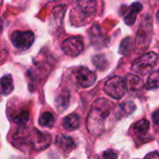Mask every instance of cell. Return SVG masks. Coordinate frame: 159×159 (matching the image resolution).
Segmentation results:
<instances>
[{"label": "cell", "mask_w": 159, "mask_h": 159, "mask_svg": "<svg viewBox=\"0 0 159 159\" xmlns=\"http://www.w3.org/2000/svg\"><path fill=\"white\" fill-rule=\"evenodd\" d=\"M129 46H130V37L125 38L121 42V45H120V48H119V52L121 54L125 55L126 53H128V51L129 49Z\"/></svg>", "instance_id": "cell-22"}, {"label": "cell", "mask_w": 159, "mask_h": 159, "mask_svg": "<svg viewBox=\"0 0 159 159\" xmlns=\"http://www.w3.org/2000/svg\"><path fill=\"white\" fill-rule=\"evenodd\" d=\"M126 84H127V89H129L131 91H136L142 88L143 81L139 76L129 74L128 75V77L126 79Z\"/></svg>", "instance_id": "cell-15"}, {"label": "cell", "mask_w": 159, "mask_h": 159, "mask_svg": "<svg viewBox=\"0 0 159 159\" xmlns=\"http://www.w3.org/2000/svg\"><path fill=\"white\" fill-rule=\"evenodd\" d=\"M146 88L148 89H154L159 88V69L152 72L146 82Z\"/></svg>", "instance_id": "cell-19"}, {"label": "cell", "mask_w": 159, "mask_h": 159, "mask_svg": "<svg viewBox=\"0 0 159 159\" xmlns=\"http://www.w3.org/2000/svg\"><path fill=\"white\" fill-rule=\"evenodd\" d=\"M74 9L82 19H91L97 12L96 0H74Z\"/></svg>", "instance_id": "cell-6"}, {"label": "cell", "mask_w": 159, "mask_h": 159, "mask_svg": "<svg viewBox=\"0 0 159 159\" xmlns=\"http://www.w3.org/2000/svg\"><path fill=\"white\" fill-rule=\"evenodd\" d=\"M135 110H136V106L132 102H125L119 105L118 111L116 113V116L117 118L121 119L123 117L130 116Z\"/></svg>", "instance_id": "cell-14"}, {"label": "cell", "mask_w": 159, "mask_h": 159, "mask_svg": "<svg viewBox=\"0 0 159 159\" xmlns=\"http://www.w3.org/2000/svg\"><path fill=\"white\" fill-rule=\"evenodd\" d=\"M70 103V93L68 91H61L55 99V105L59 112L65 111Z\"/></svg>", "instance_id": "cell-12"}, {"label": "cell", "mask_w": 159, "mask_h": 159, "mask_svg": "<svg viewBox=\"0 0 159 159\" xmlns=\"http://www.w3.org/2000/svg\"><path fill=\"white\" fill-rule=\"evenodd\" d=\"M142 9H143V5L139 2H136V3L132 4L130 7H129L128 10L126 12V15L124 16L125 23L128 24L129 26H131L136 21L137 15L139 14V12Z\"/></svg>", "instance_id": "cell-11"}, {"label": "cell", "mask_w": 159, "mask_h": 159, "mask_svg": "<svg viewBox=\"0 0 159 159\" xmlns=\"http://www.w3.org/2000/svg\"><path fill=\"white\" fill-rule=\"evenodd\" d=\"M145 157H149V158H151V157H156V158H159V154L157 152H153L152 154L147 155Z\"/></svg>", "instance_id": "cell-25"}, {"label": "cell", "mask_w": 159, "mask_h": 159, "mask_svg": "<svg viewBox=\"0 0 159 159\" xmlns=\"http://www.w3.org/2000/svg\"><path fill=\"white\" fill-rule=\"evenodd\" d=\"M14 89L13 80L10 75H4L1 78V92L3 95L10 94Z\"/></svg>", "instance_id": "cell-16"}, {"label": "cell", "mask_w": 159, "mask_h": 159, "mask_svg": "<svg viewBox=\"0 0 159 159\" xmlns=\"http://www.w3.org/2000/svg\"><path fill=\"white\" fill-rule=\"evenodd\" d=\"M92 61H93V64L95 65V67L100 69L101 71H103L108 66V61L106 60V58L102 54H99V55L94 56L92 59Z\"/></svg>", "instance_id": "cell-20"}, {"label": "cell", "mask_w": 159, "mask_h": 159, "mask_svg": "<svg viewBox=\"0 0 159 159\" xmlns=\"http://www.w3.org/2000/svg\"><path fill=\"white\" fill-rule=\"evenodd\" d=\"M127 89V84L126 80L118 75H115L111 78H109L103 87L104 92L116 100H120L124 97Z\"/></svg>", "instance_id": "cell-3"}, {"label": "cell", "mask_w": 159, "mask_h": 159, "mask_svg": "<svg viewBox=\"0 0 159 159\" xmlns=\"http://www.w3.org/2000/svg\"><path fill=\"white\" fill-rule=\"evenodd\" d=\"M152 118H153V121L156 125H158L159 126V109H157L156 112H154L153 116H152Z\"/></svg>", "instance_id": "cell-24"}, {"label": "cell", "mask_w": 159, "mask_h": 159, "mask_svg": "<svg viewBox=\"0 0 159 159\" xmlns=\"http://www.w3.org/2000/svg\"><path fill=\"white\" fill-rule=\"evenodd\" d=\"M152 33H153V26H152L151 17L150 15L145 14L138 30L137 38H136V47L142 50L147 48L146 47H148V45L150 44Z\"/></svg>", "instance_id": "cell-2"}, {"label": "cell", "mask_w": 159, "mask_h": 159, "mask_svg": "<svg viewBox=\"0 0 159 159\" xmlns=\"http://www.w3.org/2000/svg\"><path fill=\"white\" fill-rule=\"evenodd\" d=\"M32 143L37 150H41L47 148L50 143V137L49 135L43 134L39 131L34 130V135H30Z\"/></svg>", "instance_id": "cell-10"}, {"label": "cell", "mask_w": 159, "mask_h": 159, "mask_svg": "<svg viewBox=\"0 0 159 159\" xmlns=\"http://www.w3.org/2000/svg\"><path fill=\"white\" fill-rule=\"evenodd\" d=\"M55 144L63 153H70L75 147L74 140L70 136L65 134L58 135L55 140Z\"/></svg>", "instance_id": "cell-9"}, {"label": "cell", "mask_w": 159, "mask_h": 159, "mask_svg": "<svg viewBox=\"0 0 159 159\" xmlns=\"http://www.w3.org/2000/svg\"><path fill=\"white\" fill-rule=\"evenodd\" d=\"M75 79L81 88L87 89L95 84L97 76L87 67H79L75 71Z\"/></svg>", "instance_id": "cell-7"}, {"label": "cell", "mask_w": 159, "mask_h": 159, "mask_svg": "<svg viewBox=\"0 0 159 159\" xmlns=\"http://www.w3.org/2000/svg\"><path fill=\"white\" fill-rule=\"evenodd\" d=\"M102 157H104V158H116V157H117V155H116L114 151L107 150V151H105V152L102 154Z\"/></svg>", "instance_id": "cell-23"}, {"label": "cell", "mask_w": 159, "mask_h": 159, "mask_svg": "<svg viewBox=\"0 0 159 159\" xmlns=\"http://www.w3.org/2000/svg\"><path fill=\"white\" fill-rule=\"evenodd\" d=\"M38 123L41 127L44 128H51L55 123V117L50 112H45L39 116Z\"/></svg>", "instance_id": "cell-17"}, {"label": "cell", "mask_w": 159, "mask_h": 159, "mask_svg": "<svg viewBox=\"0 0 159 159\" xmlns=\"http://www.w3.org/2000/svg\"><path fill=\"white\" fill-rule=\"evenodd\" d=\"M61 49L66 55L76 57L83 51L84 44L79 36H74L65 39L61 43Z\"/></svg>", "instance_id": "cell-8"}, {"label": "cell", "mask_w": 159, "mask_h": 159, "mask_svg": "<svg viewBox=\"0 0 159 159\" xmlns=\"http://www.w3.org/2000/svg\"><path fill=\"white\" fill-rule=\"evenodd\" d=\"M158 60V55L154 52H148L141 57H139L137 60H135L132 63V70L139 74H147L156 64Z\"/></svg>", "instance_id": "cell-4"}, {"label": "cell", "mask_w": 159, "mask_h": 159, "mask_svg": "<svg viewBox=\"0 0 159 159\" xmlns=\"http://www.w3.org/2000/svg\"><path fill=\"white\" fill-rule=\"evenodd\" d=\"M10 40L12 45L16 48L23 51L29 49L32 47L34 41V34L31 31H27V32L16 31L11 34Z\"/></svg>", "instance_id": "cell-5"}, {"label": "cell", "mask_w": 159, "mask_h": 159, "mask_svg": "<svg viewBox=\"0 0 159 159\" xmlns=\"http://www.w3.org/2000/svg\"><path fill=\"white\" fill-rule=\"evenodd\" d=\"M28 120H29V114L27 111L20 112L13 117V122L18 125H24L28 122Z\"/></svg>", "instance_id": "cell-21"}, {"label": "cell", "mask_w": 159, "mask_h": 159, "mask_svg": "<svg viewBox=\"0 0 159 159\" xmlns=\"http://www.w3.org/2000/svg\"><path fill=\"white\" fill-rule=\"evenodd\" d=\"M158 2H159V0H158Z\"/></svg>", "instance_id": "cell-27"}, {"label": "cell", "mask_w": 159, "mask_h": 159, "mask_svg": "<svg viewBox=\"0 0 159 159\" xmlns=\"http://www.w3.org/2000/svg\"><path fill=\"white\" fill-rule=\"evenodd\" d=\"M149 128H150V124H149L148 120L145 119V118H143V119L138 121V122L134 125V127H133L134 131H135L137 134H139V135H145V134L148 132Z\"/></svg>", "instance_id": "cell-18"}, {"label": "cell", "mask_w": 159, "mask_h": 159, "mask_svg": "<svg viewBox=\"0 0 159 159\" xmlns=\"http://www.w3.org/2000/svg\"><path fill=\"white\" fill-rule=\"evenodd\" d=\"M112 106L113 104L105 99H99L92 104L87 119L88 130L92 135L98 136L102 133L104 127V121L108 117Z\"/></svg>", "instance_id": "cell-1"}, {"label": "cell", "mask_w": 159, "mask_h": 159, "mask_svg": "<svg viewBox=\"0 0 159 159\" xmlns=\"http://www.w3.org/2000/svg\"><path fill=\"white\" fill-rule=\"evenodd\" d=\"M157 23H159V10L157 13Z\"/></svg>", "instance_id": "cell-26"}, {"label": "cell", "mask_w": 159, "mask_h": 159, "mask_svg": "<svg viewBox=\"0 0 159 159\" xmlns=\"http://www.w3.org/2000/svg\"><path fill=\"white\" fill-rule=\"evenodd\" d=\"M80 126V119L76 114H71L65 116L62 120V127L67 130H74Z\"/></svg>", "instance_id": "cell-13"}]
</instances>
